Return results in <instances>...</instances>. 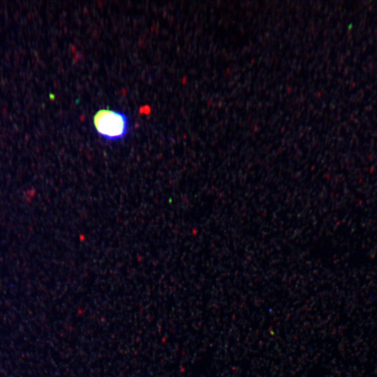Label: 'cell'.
I'll list each match as a JSON object with an SVG mask.
<instances>
[{"mask_svg": "<svg viewBox=\"0 0 377 377\" xmlns=\"http://www.w3.org/2000/svg\"><path fill=\"white\" fill-rule=\"evenodd\" d=\"M93 122L98 134L108 140L122 139L129 131L128 117L124 113L117 110H99L94 116Z\"/></svg>", "mask_w": 377, "mask_h": 377, "instance_id": "6da1fadb", "label": "cell"}]
</instances>
